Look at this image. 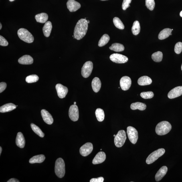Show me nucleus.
<instances>
[{
  "mask_svg": "<svg viewBox=\"0 0 182 182\" xmlns=\"http://www.w3.org/2000/svg\"><path fill=\"white\" fill-rule=\"evenodd\" d=\"M88 29V23L86 19H81L78 21L75 27V38L80 40L86 35Z\"/></svg>",
  "mask_w": 182,
  "mask_h": 182,
  "instance_id": "1",
  "label": "nucleus"
},
{
  "mask_svg": "<svg viewBox=\"0 0 182 182\" xmlns=\"http://www.w3.org/2000/svg\"><path fill=\"white\" fill-rule=\"evenodd\" d=\"M172 126L169 122L162 121L160 122L156 126V132L158 135L160 136L165 135L170 131Z\"/></svg>",
  "mask_w": 182,
  "mask_h": 182,
  "instance_id": "2",
  "label": "nucleus"
},
{
  "mask_svg": "<svg viewBox=\"0 0 182 182\" xmlns=\"http://www.w3.org/2000/svg\"><path fill=\"white\" fill-rule=\"evenodd\" d=\"M55 173L59 178L64 177L65 174V164L64 160L59 158L56 160L55 166Z\"/></svg>",
  "mask_w": 182,
  "mask_h": 182,
  "instance_id": "3",
  "label": "nucleus"
},
{
  "mask_svg": "<svg viewBox=\"0 0 182 182\" xmlns=\"http://www.w3.org/2000/svg\"><path fill=\"white\" fill-rule=\"evenodd\" d=\"M17 33L19 38L24 42L31 43L34 41V38L33 35L26 29H19Z\"/></svg>",
  "mask_w": 182,
  "mask_h": 182,
  "instance_id": "4",
  "label": "nucleus"
},
{
  "mask_svg": "<svg viewBox=\"0 0 182 182\" xmlns=\"http://www.w3.org/2000/svg\"><path fill=\"white\" fill-rule=\"evenodd\" d=\"M165 150L164 148H160L153 151L150 154L146 160V163L150 164L153 163L156 160L163 156L165 153Z\"/></svg>",
  "mask_w": 182,
  "mask_h": 182,
  "instance_id": "5",
  "label": "nucleus"
},
{
  "mask_svg": "<svg viewBox=\"0 0 182 182\" xmlns=\"http://www.w3.org/2000/svg\"><path fill=\"white\" fill-rule=\"evenodd\" d=\"M126 136V132L124 130H122L119 131L117 134L115 136L114 144L116 147H122L125 143Z\"/></svg>",
  "mask_w": 182,
  "mask_h": 182,
  "instance_id": "6",
  "label": "nucleus"
},
{
  "mask_svg": "<svg viewBox=\"0 0 182 182\" xmlns=\"http://www.w3.org/2000/svg\"><path fill=\"white\" fill-rule=\"evenodd\" d=\"M127 134L130 142L133 144H135L138 138L137 130L132 126H129L127 128Z\"/></svg>",
  "mask_w": 182,
  "mask_h": 182,
  "instance_id": "7",
  "label": "nucleus"
},
{
  "mask_svg": "<svg viewBox=\"0 0 182 182\" xmlns=\"http://www.w3.org/2000/svg\"><path fill=\"white\" fill-rule=\"evenodd\" d=\"M93 68V64L91 61H88L84 64L82 68L81 74L85 78H88L90 76Z\"/></svg>",
  "mask_w": 182,
  "mask_h": 182,
  "instance_id": "8",
  "label": "nucleus"
},
{
  "mask_svg": "<svg viewBox=\"0 0 182 182\" xmlns=\"http://www.w3.org/2000/svg\"><path fill=\"white\" fill-rule=\"evenodd\" d=\"M110 59L112 62L117 64H124L128 60L127 57L118 53H114L111 55Z\"/></svg>",
  "mask_w": 182,
  "mask_h": 182,
  "instance_id": "9",
  "label": "nucleus"
},
{
  "mask_svg": "<svg viewBox=\"0 0 182 182\" xmlns=\"http://www.w3.org/2000/svg\"><path fill=\"white\" fill-rule=\"evenodd\" d=\"M69 115L71 120L73 122L77 121L79 117V110L76 105H72L69 108Z\"/></svg>",
  "mask_w": 182,
  "mask_h": 182,
  "instance_id": "10",
  "label": "nucleus"
},
{
  "mask_svg": "<svg viewBox=\"0 0 182 182\" xmlns=\"http://www.w3.org/2000/svg\"><path fill=\"white\" fill-rule=\"evenodd\" d=\"M93 149V146L92 143L88 142L81 147L80 149V153L81 155L86 157L92 153Z\"/></svg>",
  "mask_w": 182,
  "mask_h": 182,
  "instance_id": "11",
  "label": "nucleus"
},
{
  "mask_svg": "<svg viewBox=\"0 0 182 182\" xmlns=\"http://www.w3.org/2000/svg\"><path fill=\"white\" fill-rule=\"evenodd\" d=\"M132 84L131 79L128 76H124L120 79V84L121 88L124 91L129 90Z\"/></svg>",
  "mask_w": 182,
  "mask_h": 182,
  "instance_id": "12",
  "label": "nucleus"
},
{
  "mask_svg": "<svg viewBox=\"0 0 182 182\" xmlns=\"http://www.w3.org/2000/svg\"><path fill=\"white\" fill-rule=\"evenodd\" d=\"M55 88L59 98H62L66 97L68 92V88L60 84H57Z\"/></svg>",
  "mask_w": 182,
  "mask_h": 182,
  "instance_id": "13",
  "label": "nucleus"
},
{
  "mask_svg": "<svg viewBox=\"0 0 182 182\" xmlns=\"http://www.w3.org/2000/svg\"><path fill=\"white\" fill-rule=\"evenodd\" d=\"M182 95V86L176 87L170 91L168 94V98L173 99L178 97Z\"/></svg>",
  "mask_w": 182,
  "mask_h": 182,
  "instance_id": "14",
  "label": "nucleus"
},
{
  "mask_svg": "<svg viewBox=\"0 0 182 182\" xmlns=\"http://www.w3.org/2000/svg\"><path fill=\"white\" fill-rule=\"evenodd\" d=\"M67 5V8L70 12L76 11L81 7L80 3L75 0H69Z\"/></svg>",
  "mask_w": 182,
  "mask_h": 182,
  "instance_id": "15",
  "label": "nucleus"
},
{
  "mask_svg": "<svg viewBox=\"0 0 182 182\" xmlns=\"http://www.w3.org/2000/svg\"><path fill=\"white\" fill-rule=\"evenodd\" d=\"M41 115L45 123L51 125L53 122V119L52 115L45 109H43L41 111Z\"/></svg>",
  "mask_w": 182,
  "mask_h": 182,
  "instance_id": "16",
  "label": "nucleus"
},
{
  "mask_svg": "<svg viewBox=\"0 0 182 182\" xmlns=\"http://www.w3.org/2000/svg\"><path fill=\"white\" fill-rule=\"evenodd\" d=\"M106 159V155L104 152H99L94 158L92 162L94 165L100 164L103 162Z\"/></svg>",
  "mask_w": 182,
  "mask_h": 182,
  "instance_id": "17",
  "label": "nucleus"
},
{
  "mask_svg": "<svg viewBox=\"0 0 182 182\" xmlns=\"http://www.w3.org/2000/svg\"><path fill=\"white\" fill-rule=\"evenodd\" d=\"M16 143L17 146L20 148H22L24 147L25 144V138L22 133L20 132L17 133Z\"/></svg>",
  "mask_w": 182,
  "mask_h": 182,
  "instance_id": "18",
  "label": "nucleus"
},
{
  "mask_svg": "<svg viewBox=\"0 0 182 182\" xmlns=\"http://www.w3.org/2000/svg\"><path fill=\"white\" fill-rule=\"evenodd\" d=\"M168 171V168L166 166H164L160 168L155 175L156 181H159L163 179L165 175Z\"/></svg>",
  "mask_w": 182,
  "mask_h": 182,
  "instance_id": "19",
  "label": "nucleus"
},
{
  "mask_svg": "<svg viewBox=\"0 0 182 182\" xmlns=\"http://www.w3.org/2000/svg\"><path fill=\"white\" fill-rule=\"evenodd\" d=\"M20 64L24 65L32 64L33 62V59L32 57L29 55H24L18 59Z\"/></svg>",
  "mask_w": 182,
  "mask_h": 182,
  "instance_id": "20",
  "label": "nucleus"
},
{
  "mask_svg": "<svg viewBox=\"0 0 182 182\" xmlns=\"http://www.w3.org/2000/svg\"><path fill=\"white\" fill-rule=\"evenodd\" d=\"M17 106L11 103L5 104L0 107V112L5 113L12 111L16 108Z\"/></svg>",
  "mask_w": 182,
  "mask_h": 182,
  "instance_id": "21",
  "label": "nucleus"
},
{
  "mask_svg": "<svg viewBox=\"0 0 182 182\" xmlns=\"http://www.w3.org/2000/svg\"><path fill=\"white\" fill-rule=\"evenodd\" d=\"M52 28V23L50 21L46 22L43 28V35L46 37L50 36Z\"/></svg>",
  "mask_w": 182,
  "mask_h": 182,
  "instance_id": "22",
  "label": "nucleus"
},
{
  "mask_svg": "<svg viewBox=\"0 0 182 182\" xmlns=\"http://www.w3.org/2000/svg\"><path fill=\"white\" fill-rule=\"evenodd\" d=\"M92 85L94 92H98L101 86V82L100 79L98 77L94 78L92 81Z\"/></svg>",
  "mask_w": 182,
  "mask_h": 182,
  "instance_id": "23",
  "label": "nucleus"
},
{
  "mask_svg": "<svg viewBox=\"0 0 182 182\" xmlns=\"http://www.w3.org/2000/svg\"><path fill=\"white\" fill-rule=\"evenodd\" d=\"M151 79L147 76H143L140 77L138 80V84L140 86H145L151 84Z\"/></svg>",
  "mask_w": 182,
  "mask_h": 182,
  "instance_id": "24",
  "label": "nucleus"
},
{
  "mask_svg": "<svg viewBox=\"0 0 182 182\" xmlns=\"http://www.w3.org/2000/svg\"><path fill=\"white\" fill-rule=\"evenodd\" d=\"M35 18L37 22L44 23L48 20V16L46 13H43L35 15Z\"/></svg>",
  "mask_w": 182,
  "mask_h": 182,
  "instance_id": "25",
  "label": "nucleus"
},
{
  "mask_svg": "<svg viewBox=\"0 0 182 182\" xmlns=\"http://www.w3.org/2000/svg\"><path fill=\"white\" fill-rule=\"evenodd\" d=\"M171 29L167 28L164 29L160 32L158 35V38L160 40H163L168 37L172 33Z\"/></svg>",
  "mask_w": 182,
  "mask_h": 182,
  "instance_id": "26",
  "label": "nucleus"
},
{
  "mask_svg": "<svg viewBox=\"0 0 182 182\" xmlns=\"http://www.w3.org/2000/svg\"><path fill=\"white\" fill-rule=\"evenodd\" d=\"M45 157L44 155H40L33 156L29 160V162L31 164L35 163H41L45 161Z\"/></svg>",
  "mask_w": 182,
  "mask_h": 182,
  "instance_id": "27",
  "label": "nucleus"
},
{
  "mask_svg": "<svg viewBox=\"0 0 182 182\" xmlns=\"http://www.w3.org/2000/svg\"><path fill=\"white\" fill-rule=\"evenodd\" d=\"M146 106L145 104L139 102L133 103L130 105V108L132 110L138 109L143 111L146 109Z\"/></svg>",
  "mask_w": 182,
  "mask_h": 182,
  "instance_id": "28",
  "label": "nucleus"
},
{
  "mask_svg": "<svg viewBox=\"0 0 182 182\" xmlns=\"http://www.w3.org/2000/svg\"><path fill=\"white\" fill-rule=\"evenodd\" d=\"M111 50L115 51V52H121L124 51V47L123 45L118 43H113L111 46L109 47Z\"/></svg>",
  "mask_w": 182,
  "mask_h": 182,
  "instance_id": "29",
  "label": "nucleus"
},
{
  "mask_svg": "<svg viewBox=\"0 0 182 182\" xmlns=\"http://www.w3.org/2000/svg\"><path fill=\"white\" fill-rule=\"evenodd\" d=\"M110 39V37L107 34H104L103 35L99 41L98 43V46L99 47H102L104 46L109 42Z\"/></svg>",
  "mask_w": 182,
  "mask_h": 182,
  "instance_id": "30",
  "label": "nucleus"
},
{
  "mask_svg": "<svg viewBox=\"0 0 182 182\" xmlns=\"http://www.w3.org/2000/svg\"><path fill=\"white\" fill-rule=\"evenodd\" d=\"M132 31L134 35L139 34L140 31V26L139 21H136L134 22L132 28Z\"/></svg>",
  "mask_w": 182,
  "mask_h": 182,
  "instance_id": "31",
  "label": "nucleus"
},
{
  "mask_svg": "<svg viewBox=\"0 0 182 182\" xmlns=\"http://www.w3.org/2000/svg\"><path fill=\"white\" fill-rule=\"evenodd\" d=\"M163 53L160 51H158L153 53L151 57L153 60L156 62H161L163 59Z\"/></svg>",
  "mask_w": 182,
  "mask_h": 182,
  "instance_id": "32",
  "label": "nucleus"
},
{
  "mask_svg": "<svg viewBox=\"0 0 182 182\" xmlns=\"http://www.w3.org/2000/svg\"><path fill=\"white\" fill-rule=\"evenodd\" d=\"M95 114L97 119L98 121L102 122L104 120L105 118V114L103 110L101 108H98L96 110Z\"/></svg>",
  "mask_w": 182,
  "mask_h": 182,
  "instance_id": "33",
  "label": "nucleus"
},
{
  "mask_svg": "<svg viewBox=\"0 0 182 182\" xmlns=\"http://www.w3.org/2000/svg\"><path fill=\"white\" fill-rule=\"evenodd\" d=\"M31 127L32 128L33 131L34 132L35 134L39 136L41 138H43L45 136V134L43 133L42 130H41L40 128H39L38 126H37L35 124L31 123Z\"/></svg>",
  "mask_w": 182,
  "mask_h": 182,
  "instance_id": "34",
  "label": "nucleus"
},
{
  "mask_svg": "<svg viewBox=\"0 0 182 182\" xmlns=\"http://www.w3.org/2000/svg\"><path fill=\"white\" fill-rule=\"evenodd\" d=\"M113 22L115 26L120 29H124V28L123 23L118 18L114 17L113 19Z\"/></svg>",
  "mask_w": 182,
  "mask_h": 182,
  "instance_id": "35",
  "label": "nucleus"
},
{
  "mask_svg": "<svg viewBox=\"0 0 182 182\" xmlns=\"http://www.w3.org/2000/svg\"><path fill=\"white\" fill-rule=\"evenodd\" d=\"M39 79V77L36 75H29L26 78V81L27 83H29V84L37 82Z\"/></svg>",
  "mask_w": 182,
  "mask_h": 182,
  "instance_id": "36",
  "label": "nucleus"
},
{
  "mask_svg": "<svg viewBox=\"0 0 182 182\" xmlns=\"http://www.w3.org/2000/svg\"><path fill=\"white\" fill-rule=\"evenodd\" d=\"M154 95L153 93L151 91L142 92L140 94V96L141 97L145 99L151 98H153Z\"/></svg>",
  "mask_w": 182,
  "mask_h": 182,
  "instance_id": "37",
  "label": "nucleus"
},
{
  "mask_svg": "<svg viewBox=\"0 0 182 182\" xmlns=\"http://www.w3.org/2000/svg\"><path fill=\"white\" fill-rule=\"evenodd\" d=\"M146 5L148 9L153 11L155 7V3L154 0H146Z\"/></svg>",
  "mask_w": 182,
  "mask_h": 182,
  "instance_id": "38",
  "label": "nucleus"
},
{
  "mask_svg": "<svg viewBox=\"0 0 182 182\" xmlns=\"http://www.w3.org/2000/svg\"><path fill=\"white\" fill-rule=\"evenodd\" d=\"M182 51V43L179 42L176 43L175 48V52L177 54H179Z\"/></svg>",
  "mask_w": 182,
  "mask_h": 182,
  "instance_id": "39",
  "label": "nucleus"
},
{
  "mask_svg": "<svg viewBox=\"0 0 182 182\" xmlns=\"http://www.w3.org/2000/svg\"><path fill=\"white\" fill-rule=\"evenodd\" d=\"M131 1L132 0H124L122 5V9L124 10H125L130 6V4Z\"/></svg>",
  "mask_w": 182,
  "mask_h": 182,
  "instance_id": "40",
  "label": "nucleus"
},
{
  "mask_svg": "<svg viewBox=\"0 0 182 182\" xmlns=\"http://www.w3.org/2000/svg\"><path fill=\"white\" fill-rule=\"evenodd\" d=\"M8 44L6 39L1 35H0V45L2 46H7Z\"/></svg>",
  "mask_w": 182,
  "mask_h": 182,
  "instance_id": "41",
  "label": "nucleus"
},
{
  "mask_svg": "<svg viewBox=\"0 0 182 182\" xmlns=\"http://www.w3.org/2000/svg\"><path fill=\"white\" fill-rule=\"evenodd\" d=\"M104 179L103 177H101L98 178H93L90 180V182H103Z\"/></svg>",
  "mask_w": 182,
  "mask_h": 182,
  "instance_id": "42",
  "label": "nucleus"
},
{
  "mask_svg": "<svg viewBox=\"0 0 182 182\" xmlns=\"http://www.w3.org/2000/svg\"><path fill=\"white\" fill-rule=\"evenodd\" d=\"M7 86V84L5 82H2L0 83V92L1 93L5 90Z\"/></svg>",
  "mask_w": 182,
  "mask_h": 182,
  "instance_id": "43",
  "label": "nucleus"
},
{
  "mask_svg": "<svg viewBox=\"0 0 182 182\" xmlns=\"http://www.w3.org/2000/svg\"><path fill=\"white\" fill-rule=\"evenodd\" d=\"M7 182H19L20 181H18V180H17L16 179H14V178H12V179H10L8 181H7Z\"/></svg>",
  "mask_w": 182,
  "mask_h": 182,
  "instance_id": "44",
  "label": "nucleus"
},
{
  "mask_svg": "<svg viewBox=\"0 0 182 182\" xmlns=\"http://www.w3.org/2000/svg\"><path fill=\"white\" fill-rule=\"evenodd\" d=\"M2 151V148L1 147H1H0V155H1Z\"/></svg>",
  "mask_w": 182,
  "mask_h": 182,
  "instance_id": "45",
  "label": "nucleus"
},
{
  "mask_svg": "<svg viewBox=\"0 0 182 182\" xmlns=\"http://www.w3.org/2000/svg\"><path fill=\"white\" fill-rule=\"evenodd\" d=\"M180 16L182 17V11L181 12L180 14Z\"/></svg>",
  "mask_w": 182,
  "mask_h": 182,
  "instance_id": "46",
  "label": "nucleus"
},
{
  "mask_svg": "<svg viewBox=\"0 0 182 182\" xmlns=\"http://www.w3.org/2000/svg\"><path fill=\"white\" fill-rule=\"evenodd\" d=\"M2 27V26L1 24V23H0V29L1 30V29Z\"/></svg>",
  "mask_w": 182,
  "mask_h": 182,
  "instance_id": "47",
  "label": "nucleus"
},
{
  "mask_svg": "<svg viewBox=\"0 0 182 182\" xmlns=\"http://www.w3.org/2000/svg\"><path fill=\"white\" fill-rule=\"evenodd\" d=\"M87 21H88V23H90V21H89V20H87Z\"/></svg>",
  "mask_w": 182,
  "mask_h": 182,
  "instance_id": "48",
  "label": "nucleus"
},
{
  "mask_svg": "<svg viewBox=\"0 0 182 182\" xmlns=\"http://www.w3.org/2000/svg\"><path fill=\"white\" fill-rule=\"evenodd\" d=\"M14 1V0H9V1Z\"/></svg>",
  "mask_w": 182,
  "mask_h": 182,
  "instance_id": "49",
  "label": "nucleus"
},
{
  "mask_svg": "<svg viewBox=\"0 0 182 182\" xmlns=\"http://www.w3.org/2000/svg\"><path fill=\"white\" fill-rule=\"evenodd\" d=\"M76 102H74V105H76Z\"/></svg>",
  "mask_w": 182,
  "mask_h": 182,
  "instance_id": "50",
  "label": "nucleus"
},
{
  "mask_svg": "<svg viewBox=\"0 0 182 182\" xmlns=\"http://www.w3.org/2000/svg\"><path fill=\"white\" fill-rule=\"evenodd\" d=\"M101 1H108V0H101Z\"/></svg>",
  "mask_w": 182,
  "mask_h": 182,
  "instance_id": "51",
  "label": "nucleus"
},
{
  "mask_svg": "<svg viewBox=\"0 0 182 182\" xmlns=\"http://www.w3.org/2000/svg\"><path fill=\"white\" fill-rule=\"evenodd\" d=\"M115 136H116V135H115V134H114V135H113V136H114V137H115Z\"/></svg>",
  "mask_w": 182,
  "mask_h": 182,
  "instance_id": "52",
  "label": "nucleus"
},
{
  "mask_svg": "<svg viewBox=\"0 0 182 182\" xmlns=\"http://www.w3.org/2000/svg\"><path fill=\"white\" fill-rule=\"evenodd\" d=\"M181 70L182 71V66H181Z\"/></svg>",
  "mask_w": 182,
  "mask_h": 182,
  "instance_id": "53",
  "label": "nucleus"
},
{
  "mask_svg": "<svg viewBox=\"0 0 182 182\" xmlns=\"http://www.w3.org/2000/svg\"><path fill=\"white\" fill-rule=\"evenodd\" d=\"M172 31H173V29H172Z\"/></svg>",
  "mask_w": 182,
  "mask_h": 182,
  "instance_id": "54",
  "label": "nucleus"
},
{
  "mask_svg": "<svg viewBox=\"0 0 182 182\" xmlns=\"http://www.w3.org/2000/svg\"><path fill=\"white\" fill-rule=\"evenodd\" d=\"M102 150V149H101V150Z\"/></svg>",
  "mask_w": 182,
  "mask_h": 182,
  "instance_id": "55",
  "label": "nucleus"
}]
</instances>
